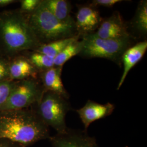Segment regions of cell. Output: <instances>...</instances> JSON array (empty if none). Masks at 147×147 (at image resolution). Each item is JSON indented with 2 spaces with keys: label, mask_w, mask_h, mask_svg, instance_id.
Returning <instances> with one entry per match:
<instances>
[{
  "label": "cell",
  "mask_w": 147,
  "mask_h": 147,
  "mask_svg": "<svg viewBox=\"0 0 147 147\" xmlns=\"http://www.w3.org/2000/svg\"><path fill=\"white\" fill-rule=\"evenodd\" d=\"M9 78V64L0 58V81L7 80Z\"/></svg>",
  "instance_id": "obj_21"
},
{
  "label": "cell",
  "mask_w": 147,
  "mask_h": 147,
  "mask_svg": "<svg viewBox=\"0 0 147 147\" xmlns=\"http://www.w3.org/2000/svg\"><path fill=\"white\" fill-rule=\"evenodd\" d=\"M41 1L39 0H23L21 1V11L24 13L31 14L34 11L38 5H39Z\"/></svg>",
  "instance_id": "obj_20"
},
{
  "label": "cell",
  "mask_w": 147,
  "mask_h": 147,
  "mask_svg": "<svg viewBox=\"0 0 147 147\" xmlns=\"http://www.w3.org/2000/svg\"><path fill=\"white\" fill-rule=\"evenodd\" d=\"M115 109V105L110 102L101 104L89 100L82 107L76 111L84 125V130L87 131L92 123L110 116Z\"/></svg>",
  "instance_id": "obj_8"
},
{
  "label": "cell",
  "mask_w": 147,
  "mask_h": 147,
  "mask_svg": "<svg viewBox=\"0 0 147 147\" xmlns=\"http://www.w3.org/2000/svg\"><path fill=\"white\" fill-rule=\"evenodd\" d=\"M81 49V42L79 39L71 42L54 58V66L63 67V65L74 56L79 55Z\"/></svg>",
  "instance_id": "obj_16"
},
{
  "label": "cell",
  "mask_w": 147,
  "mask_h": 147,
  "mask_svg": "<svg viewBox=\"0 0 147 147\" xmlns=\"http://www.w3.org/2000/svg\"><path fill=\"white\" fill-rule=\"evenodd\" d=\"M1 53V51H0V53Z\"/></svg>",
  "instance_id": "obj_25"
},
{
  "label": "cell",
  "mask_w": 147,
  "mask_h": 147,
  "mask_svg": "<svg viewBox=\"0 0 147 147\" xmlns=\"http://www.w3.org/2000/svg\"><path fill=\"white\" fill-rule=\"evenodd\" d=\"M28 59L36 68L43 71L55 67L54 58L41 53L36 51L32 53Z\"/></svg>",
  "instance_id": "obj_18"
},
{
  "label": "cell",
  "mask_w": 147,
  "mask_h": 147,
  "mask_svg": "<svg viewBox=\"0 0 147 147\" xmlns=\"http://www.w3.org/2000/svg\"><path fill=\"white\" fill-rule=\"evenodd\" d=\"M132 25L137 31L142 34L147 33V1H141L138 5Z\"/></svg>",
  "instance_id": "obj_17"
},
{
  "label": "cell",
  "mask_w": 147,
  "mask_h": 147,
  "mask_svg": "<svg viewBox=\"0 0 147 147\" xmlns=\"http://www.w3.org/2000/svg\"><path fill=\"white\" fill-rule=\"evenodd\" d=\"M28 15L27 17L28 24L41 45L80 35L74 20L59 21L42 1L37 8Z\"/></svg>",
  "instance_id": "obj_3"
},
{
  "label": "cell",
  "mask_w": 147,
  "mask_h": 147,
  "mask_svg": "<svg viewBox=\"0 0 147 147\" xmlns=\"http://www.w3.org/2000/svg\"><path fill=\"white\" fill-rule=\"evenodd\" d=\"M16 1L14 0H0V7L9 5L13 3H14Z\"/></svg>",
  "instance_id": "obj_24"
},
{
  "label": "cell",
  "mask_w": 147,
  "mask_h": 147,
  "mask_svg": "<svg viewBox=\"0 0 147 147\" xmlns=\"http://www.w3.org/2000/svg\"><path fill=\"white\" fill-rule=\"evenodd\" d=\"M0 147H25L7 140H0Z\"/></svg>",
  "instance_id": "obj_23"
},
{
  "label": "cell",
  "mask_w": 147,
  "mask_h": 147,
  "mask_svg": "<svg viewBox=\"0 0 147 147\" xmlns=\"http://www.w3.org/2000/svg\"><path fill=\"white\" fill-rule=\"evenodd\" d=\"M63 67H53L43 71L42 76L45 90L51 91L68 99L69 95L63 86L61 75Z\"/></svg>",
  "instance_id": "obj_12"
},
{
  "label": "cell",
  "mask_w": 147,
  "mask_h": 147,
  "mask_svg": "<svg viewBox=\"0 0 147 147\" xmlns=\"http://www.w3.org/2000/svg\"><path fill=\"white\" fill-rule=\"evenodd\" d=\"M37 69L30 61L24 58H16L9 64V78L11 80H24L34 77Z\"/></svg>",
  "instance_id": "obj_13"
},
{
  "label": "cell",
  "mask_w": 147,
  "mask_h": 147,
  "mask_svg": "<svg viewBox=\"0 0 147 147\" xmlns=\"http://www.w3.org/2000/svg\"><path fill=\"white\" fill-rule=\"evenodd\" d=\"M41 45L21 11L0 14V51L9 56Z\"/></svg>",
  "instance_id": "obj_2"
},
{
  "label": "cell",
  "mask_w": 147,
  "mask_h": 147,
  "mask_svg": "<svg viewBox=\"0 0 147 147\" xmlns=\"http://www.w3.org/2000/svg\"><path fill=\"white\" fill-rule=\"evenodd\" d=\"M45 89L33 78L22 80L15 86L5 102L0 105V112L29 109L37 104Z\"/></svg>",
  "instance_id": "obj_6"
},
{
  "label": "cell",
  "mask_w": 147,
  "mask_h": 147,
  "mask_svg": "<svg viewBox=\"0 0 147 147\" xmlns=\"http://www.w3.org/2000/svg\"><path fill=\"white\" fill-rule=\"evenodd\" d=\"M94 33L97 37L103 39H120L130 38L126 25L118 11L102 21L98 31Z\"/></svg>",
  "instance_id": "obj_9"
},
{
  "label": "cell",
  "mask_w": 147,
  "mask_h": 147,
  "mask_svg": "<svg viewBox=\"0 0 147 147\" xmlns=\"http://www.w3.org/2000/svg\"><path fill=\"white\" fill-rule=\"evenodd\" d=\"M15 84L16 82L11 81H0V105L3 104L8 99Z\"/></svg>",
  "instance_id": "obj_19"
},
{
  "label": "cell",
  "mask_w": 147,
  "mask_h": 147,
  "mask_svg": "<svg viewBox=\"0 0 147 147\" xmlns=\"http://www.w3.org/2000/svg\"><path fill=\"white\" fill-rule=\"evenodd\" d=\"M122 2L121 0H94L92 2V5L111 7L117 3Z\"/></svg>",
  "instance_id": "obj_22"
},
{
  "label": "cell",
  "mask_w": 147,
  "mask_h": 147,
  "mask_svg": "<svg viewBox=\"0 0 147 147\" xmlns=\"http://www.w3.org/2000/svg\"><path fill=\"white\" fill-rule=\"evenodd\" d=\"M102 21V18L97 10L92 7L82 6L79 7L75 23L78 34L84 35L92 33L98 28Z\"/></svg>",
  "instance_id": "obj_10"
},
{
  "label": "cell",
  "mask_w": 147,
  "mask_h": 147,
  "mask_svg": "<svg viewBox=\"0 0 147 147\" xmlns=\"http://www.w3.org/2000/svg\"><path fill=\"white\" fill-rule=\"evenodd\" d=\"M42 3L58 20L68 22L74 20L70 16L71 5L65 0H43Z\"/></svg>",
  "instance_id": "obj_14"
},
{
  "label": "cell",
  "mask_w": 147,
  "mask_h": 147,
  "mask_svg": "<svg viewBox=\"0 0 147 147\" xmlns=\"http://www.w3.org/2000/svg\"><path fill=\"white\" fill-rule=\"evenodd\" d=\"M51 147H99L96 139L87 131L67 128L49 139Z\"/></svg>",
  "instance_id": "obj_7"
},
{
  "label": "cell",
  "mask_w": 147,
  "mask_h": 147,
  "mask_svg": "<svg viewBox=\"0 0 147 147\" xmlns=\"http://www.w3.org/2000/svg\"><path fill=\"white\" fill-rule=\"evenodd\" d=\"M81 42V49L79 55L87 58H106L118 62L129 48L130 40V38L120 39H103L92 33L84 34Z\"/></svg>",
  "instance_id": "obj_5"
},
{
  "label": "cell",
  "mask_w": 147,
  "mask_h": 147,
  "mask_svg": "<svg viewBox=\"0 0 147 147\" xmlns=\"http://www.w3.org/2000/svg\"><path fill=\"white\" fill-rule=\"evenodd\" d=\"M32 107L42 122L49 127L55 129L57 133H62L67 129L65 117L70 110L68 99L45 90L37 104Z\"/></svg>",
  "instance_id": "obj_4"
},
{
  "label": "cell",
  "mask_w": 147,
  "mask_h": 147,
  "mask_svg": "<svg viewBox=\"0 0 147 147\" xmlns=\"http://www.w3.org/2000/svg\"><path fill=\"white\" fill-rule=\"evenodd\" d=\"M50 137L49 127L32 107L0 112V140L27 147Z\"/></svg>",
  "instance_id": "obj_1"
},
{
  "label": "cell",
  "mask_w": 147,
  "mask_h": 147,
  "mask_svg": "<svg viewBox=\"0 0 147 147\" xmlns=\"http://www.w3.org/2000/svg\"><path fill=\"white\" fill-rule=\"evenodd\" d=\"M80 35L65 39H59L47 44H42L35 50L36 52L41 53L49 57L55 58L64 48L74 41L78 40Z\"/></svg>",
  "instance_id": "obj_15"
},
{
  "label": "cell",
  "mask_w": 147,
  "mask_h": 147,
  "mask_svg": "<svg viewBox=\"0 0 147 147\" xmlns=\"http://www.w3.org/2000/svg\"><path fill=\"white\" fill-rule=\"evenodd\" d=\"M147 49V42H138L132 47H129L125 51L121 57L124 69L121 80L117 87L119 89L123 84L129 72L137 63L141 60Z\"/></svg>",
  "instance_id": "obj_11"
}]
</instances>
